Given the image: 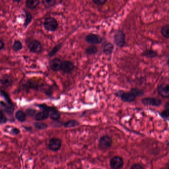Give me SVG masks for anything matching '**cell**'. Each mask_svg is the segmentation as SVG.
Wrapping results in <instances>:
<instances>
[{
  "instance_id": "obj_33",
  "label": "cell",
  "mask_w": 169,
  "mask_h": 169,
  "mask_svg": "<svg viewBox=\"0 0 169 169\" xmlns=\"http://www.w3.org/2000/svg\"><path fill=\"white\" fill-rule=\"evenodd\" d=\"M161 115L163 118H169V110L165 109V110L162 112L161 113Z\"/></svg>"
},
{
  "instance_id": "obj_36",
  "label": "cell",
  "mask_w": 169,
  "mask_h": 169,
  "mask_svg": "<svg viewBox=\"0 0 169 169\" xmlns=\"http://www.w3.org/2000/svg\"><path fill=\"white\" fill-rule=\"evenodd\" d=\"M7 122V119L5 116L0 119V124H5Z\"/></svg>"
},
{
  "instance_id": "obj_10",
  "label": "cell",
  "mask_w": 169,
  "mask_h": 169,
  "mask_svg": "<svg viewBox=\"0 0 169 169\" xmlns=\"http://www.w3.org/2000/svg\"><path fill=\"white\" fill-rule=\"evenodd\" d=\"M158 94L163 98L169 97V84L163 83L158 86L157 88Z\"/></svg>"
},
{
  "instance_id": "obj_16",
  "label": "cell",
  "mask_w": 169,
  "mask_h": 169,
  "mask_svg": "<svg viewBox=\"0 0 169 169\" xmlns=\"http://www.w3.org/2000/svg\"><path fill=\"white\" fill-rule=\"evenodd\" d=\"M0 105L4 108V110L7 114H10V115L13 114L14 111V106L9 105V104L6 103L5 102H4L2 101L0 102Z\"/></svg>"
},
{
  "instance_id": "obj_2",
  "label": "cell",
  "mask_w": 169,
  "mask_h": 169,
  "mask_svg": "<svg viewBox=\"0 0 169 169\" xmlns=\"http://www.w3.org/2000/svg\"><path fill=\"white\" fill-rule=\"evenodd\" d=\"M143 104L145 106H151L153 107H159L162 103V101L159 98L155 97H147L142 100Z\"/></svg>"
},
{
  "instance_id": "obj_11",
  "label": "cell",
  "mask_w": 169,
  "mask_h": 169,
  "mask_svg": "<svg viewBox=\"0 0 169 169\" xmlns=\"http://www.w3.org/2000/svg\"><path fill=\"white\" fill-rule=\"evenodd\" d=\"M62 61L58 58L51 60L50 62V69L54 71H59L62 69Z\"/></svg>"
},
{
  "instance_id": "obj_23",
  "label": "cell",
  "mask_w": 169,
  "mask_h": 169,
  "mask_svg": "<svg viewBox=\"0 0 169 169\" xmlns=\"http://www.w3.org/2000/svg\"><path fill=\"white\" fill-rule=\"evenodd\" d=\"M79 125V123L78 121L75 120H68L67 122L64 123V127L66 128H74L77 127Z\"/></svg>"
},
{
  "instance_id": "obj_34",
  "label": "cell",
  "mask_w": 169,
  "mask_h": 169,
  "mask_svg": "<svg viewBox=\"0 0 169 169\" xmlns=\"http://www.w3.org/2000/svg\"><path fill=\"white\" fill-rule=\"evenodd\" d=\"M131 169H143L144 168L140 164H135L131 167Z\"/></svg>"
},
{
  "instance_id": "obj_30",
  "label": "cell",
  "mask_w": 169,
  "mask_h": 169,
  "mask_svg": "<svg viewBox=\"0 0 169 169\" xmlns=\"http://www.w3.org/2000/svg\"><path fill=\"white\" fill-rule=\"evenodd\" d=\"M61 47H62V45H60V44L56 45V46L54 47L53 48V50L49 53V56L50 57H53V56L54 55L60 50V48H61Z\"/></svg>"
},
{
  "instance_id": "obj_22",
  "label": "cell",
  "mask_w": 169,
  "mask_h": 169,
  "mask_svg": "<svg viewBox=\"0 0 169 169\" xmlns=\"http://www.w3.org/2000/svg\"><path fill=\"white\" fill-rule=\"evenodd\" d=\"M22 44L20 41L15 40L14 42L12 48H13V50L14 51L17 52L21 50L22 48Z\"/></svg>"
},
{
  "instance_id": "obj_5",
  "label": "cell",
  "mask_w": 169,
  "mask_h": 169,
  "mask_svg": "<svg viewBox=\"0 0 169 169\" xmlns=\"http://www.w3.org/2000/svg\"><path fill=\"white\" fill-rule=\"evenodd\" d=\"M39 106L43 109V111L39 112L35 116V120L37 121H42L47 119L49 116L50 107L49 108L43 105H40Z\"/></svg>"
},
{
  "instance_id": "obj_18",
  "label": "cell",
  "mask_w": 169,
  "mask_h": 169,
  "mask_svg": "<svg viewBox=\"0 0 169 169\" xmlns=\"http://www.w3.org/2000/svg\"><path fill=\"white\" fill-rule=\"evenodd\" d=\"M15 118L18 120L19 122H25L26 119V115L22 111L19 110L15 113Z\"/></svg>"
},
{
  "instance_id": "obj_1",
  "label": "cell",
  "mask_w": 169,
  "mask_h": 169,
  "mask_svg": "<svg viewBox=\"0 0 169 169\" xmlns=\"http://www.w3.org/2000/svg\"><path fill=\"white\" fill-rule=\"evenodd\" d=\"M58 24L57 20L51 17L46 18L44 21V27L49 32H54L58 28Z\"/></svg>"
},
{
  "instance_id": "obj_24",
  "label": "cell",
  "mask_w": 169,
  "mask_h": 169,
  "mask_svg": "<svg viewBox=\"0 0 169 169\" xmlns=\"http://www.w3.org/2000/svg\"><path fill=\"white\" fill-rule=\"evenodd\" d=\"M161 33L164 37L169 38V24L163 26L161 30Z\"/></svg>"
},
{
  "instance_id": "obj_41",
  "label": "cell",
  "mask_w": 169,
  "mask_h": 169,
  "mask_svg": "<svg viewBox=\"0 0 169 169\" xmlns=\"http://www.w3.org/2000/svg\"><path fill=\"white\" fill-rule=\"evenodd\" d=\"M168 65H169V59H168Z\"/></svg>"
},
{
  "instance_id": "obj_28",
  "label": "cell",
  "mask_w": 169,
  "mask_h": 169,
  "mask_svg": "<svg viewBox=\"0 0 169 169\" xmlns=\"http://www.w3.org/2000/svg\"><path fill=\"white\" fill-rule=\"evenodd\" d=\"M34 127L37 129L39 130H43L46 129L48 128V125L45 123H42V122H37L34 123Z\"/></svg>"
},
{
  "instance_id": "obj_3",
  "label": "cell",
  "mask_w": 169,
  "mask_h": 169,
  "mask_svg": "<svg viewBox=\"0 0 169 169\" xmlns=\"http://www.w3.org/2000/svg\"><path fill=\"white\" fill-rule=\"evenodd\" d=\"M114 42L119 47H122L125 44V35L123 32L119 30L114 35Z\"/></svg>"
},
{
  "instance_id": "obj_35",
  "label": "cell",
  "mask_w": 169,
  "mask_h": 169,
  "mask_svg": "<svg viewBox=\"0 0 169 169\" xmlns=\"http://www.w3.org/2000/svg\"><path fill=\"white\" fill-rule=\"evenodd\" d=\"M11 133L13 134H18L20 133V130L18 129V128H13L11 130Z\"/></svg>"
},
{
  "instance_id": "obj_38",
  "label": "cell",
  "mask_w": 169,
  "mask_h": 169,
  "mask_svg": "<svg viewBox=\"0 0 169 169\" xmlns=\"http://www.w3.org/2000/svg\"><path fill=\"white\" fill-rule=\"evenodd\" d=\"M165 109H167V110H169V102H167V103H166V104L165 105Z\"/></svg>"
},
{
  "instance_id": "obj_17",
  "label": "cell",
  "mask_w": 169,
  "mask_h": 169,
  "mask_svg": "<svg viewBox=\"0 0 169 169\" xmlns=\"http://www.w3.org/2000/svg\"><path fill=\"white\" fill-rule=\"evenodd\" d=\"M40 3V0H26V6L30 9H34L37 7Z\"/></svg>"
},
{
  "instance_id": "obj_19",
  "label": "cell",
  "mask_w": 169,
  "mask_h": 169,
  "mask_svg": "<svg viewBox=\"0 0 169 169\" xmlns=\"http://www.w3.org/2000/svg\"><path fill=\"white\" fill-rule=\"evenodd\" d=\"M157 53L155 51L152 50L151 49L146 50L143 52L142 55L143 56L146 57L147 58H153L157 56Z\"/></svg>"
},
{
  "instance_id": "obj_7",
  "label": "cell",
  "mask_w": 169,
  "mask_h": 169,
  "mask_svg": "<svg viewBox=\"0 0 169 169\" xmlns=\"http://www.w3.org/2000/svg\"><path fill=\"white\" fill-rule=\"evenodd\" d=\"M110 165L112 169H121L123 167L124 161L121 157L114 156L111 159Z\"/></svg>"
},
{
  "instance_id": "obj_40",
  "label": "cell",
  "mask_w": 169,
  "mask_h": 169,
  "mask_svg": "<svg viewBox=\"0 0 169 169\" xmlns=\"http://www.w3.org/2000/svg\"><path fill=\"white\" fill-rule=\"evenodd\" d=\"M13 1L15 2H16V3H19V2L22 1V0H13Z\"/></svg>"
},
{
  "instance_id": "obj_29",
  "label": "cell",
  "mask_w": 169,
  "mask_h": 169,
  "mask_svg": "<svg viewBox=\"0 0 169 169\" xmlns=\"http://www.w3.org/2000/svg\"><path fill=\"white\" fill-rule=\"evenodd\" d=\"M98 48L95 46H91L87 49L86 53L88 55H92L97 53Z\"/></svg>"
},
{
  "instance_id": "obj_14",
  "label": "cell",
  "mask_w": 169,
  "mask_h": 169,
  "mask_svg": "<svg viewBox=\"0 0 169 169\" xmlns=\"http://www.w3.org/2000/svg\"><path fill=\"white\" fill-rule=\"evenodd\" d=\"M12 78L8 75H4L0 78V84L5 87H10L13 84Z\"/></svg>"
},
{
  "instance_id": "obj_42",
  "label": "cell",
  "mask_w": 169,
  "mask_h": 169,
  "mask_svg": "<svg viewBox=\"0 0 169 169\" xmlns=\"http://www.w3.org/2000/svg\"><path fill=\"white\" fill-rule=\"evenodd\" d=\"M167 145H168V146H169V142L167 143Z\"/></svg>"
},
{
  "instance_id": "obj_27",
  "label": "cell",
  "mask_w": 169,
  "mask_h": 169,
  "mask_svg": "<svg viewBox=\"0 0 169 169\" xmlns=\"http://www.w3.org/2000/svg\"><path fill=\"white\" fill-rule=\"evenodd\" d=\"M130 92L132 93L136 97H137L142 96L144 94V91L143 90H140V89H138V88H132Z\"/></svg>"
},
{
  "instance_id": "obj_26",
  "label": "cell",
  "mask_w": 169,
  "mask_h": 169,
  "mask_svg": "<svg viewBox=\"0 0 169 169\" xmlns=\"http://www.w3.org/2000/svg\"><path fill=\"white\" fill-rule=\"evenodd\" d=\"M56 0H42L44 6L47 8H50L55 5Z\"/></svg>"
},
{
  "instance_id": "obj_21",
  "label": "cell",
  "mask_w": 169,
  "mask_h": 169,
  "mask_svg": "<svg viewBox=\"0 0 169 169\" xmlns=\"http://www.w3.org/2000/svg\"><path fill=\"white\" fill-rule=\"evenodd\" d=\"M0 94L2 96L4 97V98L6 101L7 104H9V105L11 106H14V104L12 102V101L11 100L10 97L9 96V94L6 92L0 89Z\"/></svg>"
},
{
  "instance_id": "obj_4",
  "label": "cell",
  "mask_w": 169,
  "mask_h": 169,
  "mask_svg": "<svg viewBox=\"0 0 169 169\" xmlns=\"http://www.w3.org/2000/svg\"><path fill=\"white\" fill-rule=\"evenodd\" d=\"M28 47L31 52L33 53H39L42 49V46L39 41L36 40H32L28 44Z\"/></svg>"
},
{
  "instance_id": "obj_20",
  "label": "cell",
  "mask_w": 169,
  "mask_h": 169,
  "mask_svg": "<svg viewBox=\"0 0 169 169\" xmlns=\"http://www.w3.org/2000/svg\"><path fill=\"white\" fill-rule=\"evenodd\" d=\"M24 11H25V20L24 23V27L26 28L31 22L32 19V16L31 14H30L29 11L25 10H24Z\"/></svg>"
},
{
  "instance_id": "obj_9",
  "label": "cell",
  "mask_w": 169,
  "mask_h": 169,
  "mask_svg": "<svg viewBox=\"0 0 169 169\" xmlns=\"http://www.w3.org/2000/svg\"><path fill=\"white\" fill-rule=\"evenodd\" d=\"M85 40L89 44L95 45L100 43L102 42L103 39L99 35L91 33L87 35L85 37Z\"/></svg>"
},
{
  "instance_id": "obj_12",
  "label": "cell",
  "mask_w": 169,
  "mask_h": 169,
  "mask_svg": "<svg viewBox=\"0 0 169 169\" xmlns=\"http://www.w3.org/2000/svg\"><path fill=\"white\" fill-rule=\"evenodd\" d=\"M120 93V97L122 100L125 102H132L134 101L136 98V97L131 92H122V93Z\"/></svg>"
},
{
  "instance_id": "obj_8",
  "label": "cell",
  "mask_w": 169,
  "mask_h": 169,
  "mask_svg": "<svg viewBox=\"0 0 169 169\" xmlns=\"http://www.w3.org/2000/svg\"><path fill=\"white\" fill-rule=\"evenodd\" d=\"M49 147L53 151L59 150L62 147V141L57 138H51L49 142Z\"/></svg>"
},
{
  "instance_id": "obj_37",
  "label": "cell",
  "mask_w": 169,
  "mask_h": 169,
  "mask_svg": "<svg viewBox=\"0 0 169 169\" xmlns=\"http://www.w3.org/2000/svg\"><path fill=\"white\" fill-rule=\"evenodd\" d=\"M4 46H5V44L4 42L2 40H0V51L4 48Z\"/></svg>"
},
{
  "instance_id": "obj_15",
  "label": "cell",
  "mask_w": 169,
  "mask_h": 169,
  "mask_svg": "<svg viewBox=\"0 0 169 169\" xmlns=\"http://www.w3.org/2000/svg\"><path fill=\"white\" fill-rule=\"evenodd\" d=\"M49 116L50 118L54 120H58L60 119V115L59 112L54 109H49Z\"/></svg>"
},
{
  "instance_id": "obj_31",
  "label": "cell",
  "mask_w": 169,
  "mask_h": 169,
  "mask_svg": "<svg viewBox=\"0 0 169 169\" xmlns=\"http://www.w3.org/2000/svg\"><path fill=\"white\" fill-rule=\"evenodd\" d=\"M36 113V111L34 109H28L26 110V115L29 116H34Z\"/></svg>"
},
{
  "instance_id": "obj_13",
  "label": "cell",
  "mask_w": 169,
  "mask_h": 169,
  "mask_svg": "<svg viewBox=\"0 0 169 169\" xmlns=\"http://www.w3.org/2000/svg\"><path fill=\"white\" fill-rule=\"evenodd\" d=\"M74 69V64L71 61H65L62 63V70L64 73L66 74L71 73Z\"/></svg>"
},
{
  "instance_id": "obj_25",
  "label": "cell",
  "mask_w": 169,
  "mask_h": 169,
  "mask_svg": "<svg viewBox=\"0 0 169 169\" xmlns=\"http://www.w3.org/2000/svg\"><path fill=\"white\" fill-rule=\"evenodd\" d=\"M113 48H114V47H113V44H112L111 43H107L104 46L103 52L105 54L109 55V54H111Z\"/></svg>"
},
{
  "instance_id": "obj_39",
  "label": "cell",
  "mask_w": 169,
  "mask_h": 169,
  "mask_svg": "<svg viewBox=\"0 0 169 169\" xmlns=\"http://www.w3.org/2000/svg\"><path fill=\"white\" fill-rule=\"evenodd\" d=\"M4 116V115L3 112L1 110H0V119H1Z\"/></svg>"
},
{
  "instance_id": "obj_6",
  "label": "cell",
  "mask_w": 169,
  "mask_h": 169,
  "mask_svg": "<svg viewBox=\"0 0 169 169\" xmlns=\"http://www.w3.org/2000/svg\"><path fill=\"white\" fill-rule=\"evenodd\" d=\"M99 144V146L102 149H108L111 146L112 140L109 136L104 135L100 138Z\"/></svg>"
},
{
  "instance_id": "obj_32",
  "label": "cell",
  "mask_w": 169,
  "mask_h": 169,
  "mask_svg": "<svg viewBox=\"0 0 169 169\" xmlns=\"http://www.w3.org/2000/svg\"><path fill=\"white\" fill-rule=\"evenodd\" d=\"M107 0H93L94 3L98 5H103L106 3Z\"/></svg>"
}]
</instances>
